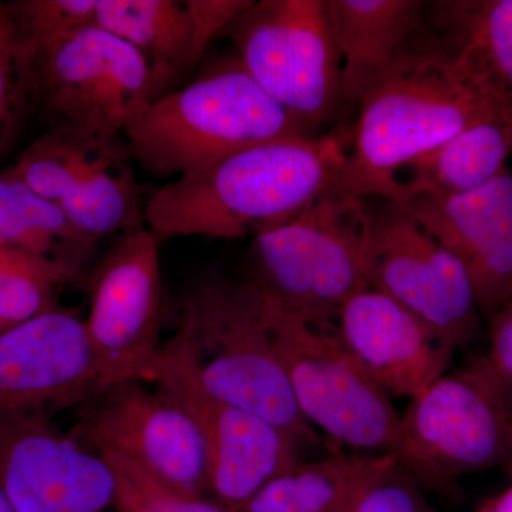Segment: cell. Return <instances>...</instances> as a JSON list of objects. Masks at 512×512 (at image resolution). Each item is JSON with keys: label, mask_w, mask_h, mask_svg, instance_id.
<instances>
[{"label": "cell", "mask_w": 512, "mask_h": 512, "mask_svg": "<svg viewBox=\"0 0 512 512\" xmlns=\"http://www.w3.org/2000/svg\"><path fill=\"white\" fill-rule=\"evenodd\" d=\"M339 187L406 202L400 170L483 121L512 114V93L439 36L419 35L363 97Z\"/></svg>", "instance_id": "cell-1"}, {"label": "cell", "mask_w": 512, "mask_h": 512, "mask_svg": "<svg viewBox=\"0 0 512 512\" xmlns=\"http://www.w3.org/2000/svg\"><path fill=\"white\" fill-rule=\"evenodd\" d=\"M342 138L292 136L247 148L180 175L148 195L144 221L161 239H238L291 220L339 185Z\"/></svg>", "instance_id": "cell-2"}, {"label": "cell", "mask_w": 512, "mask_h": 512, "mask_svg": "<svg viewBox=\"0 0 512 512\" xmlns=\"http://www.w3.org/2000/svg\"><path fill=\"white\" fill-rule=\"evenodd\" d=\"M164 376L271 421L302 444L318 440L296 406L248 279L211 276L191 285L181 302L177 333L161 346L147 383Z\"/></svg>", "instance_id": "cell-3"}, {"label": "cell", "mask_w": 512, "mask_h": 512, "mask_svg": "<svg viewBox=\"0 0 512 512\" xmlns=\"http://www.w3.org/2000/svg\"><path fill=\"white\" fill-rule=\"evenodd\" d=\"M311 131L235 59L158 97L124 134L144 170L180 177L247 148Z\"/></svg>", "instance_id": "cell-4"}, {"label": "cell", "mask_w": 512, "mask_h": 512, "mask_svg": "<svg viewBox=\"0 0 512 512\" xmlns=\"http://www.w3.org/2000/svg\"><path fill=\"white\" fill-rule=\"evenodd\" d=\"M369 222L366 200L335 185L291 220L255 235L249 281L264 301L332 332L340 308L369 286Z\"/></svg>", "instance_id": "cell-5"}, {"label": "cell", "mask_w": 512, "mask_h": 512, "mask_svg": "<svg viewBox=\"0 0 512 512\" xmlns=\"http://www.w3.org/2000/svg\"><path fill=\"white\" fill-rule=\"evenodd\" d=\"M258 299L306 423L339 446L370 456H392L400 423L392 396L363 372L332 332L313 328L259 293Z\"/></svg>", "instance_id": "cell-6"}, {"label": "cell", "mask_w": 512, "mask_h": 512, "mask_svg": "<svg viewBox=\"0 0 512 512\" xmlns=\"http://www.w3.org/2000/svg\"><path fill=\"white\" fill-rule=\"evenodd\" d=\"M512 417L477 362L446 373L400 414L394 460L419 483L446 490L458 478L505 466Z\"/></svg>", "instance_id": "cell-7"}, {"label": "cell", "mask_w": 512, "mask_h": 512, "mask_svg": "<svg viewBox=\"0 0 512 512\" xmlns=\"http://www.w3.org/2000/svg\"><path fill=\"white\" fill-rule=\"evenodd\" d=\"M222 36L252 79L311 130L333 119L343 94L326 0H254Z\"/></svg>", "instance_id": "cell-8"}, {"label": "cell", "mask_w": 512, "mask_h": 512, "mask_svg": "<svg viewBox=\"0 0 512 512\" xmlns=\"http://www.w3.org/2000/svg\"><path fill=\"white\" fill-rule=\"evenodd\" d=\"M35 49L36 101L55 120L53 128L116 140L160 97L144 57L99 26Z\"/></svg>", "instance_id": "cell-9"}, {"label": "cell", "mask_w": 512, "mask_h": 512, "mask_svg": "<svg viewBox=\"0 0 512 512\" xmlns=\"http://www.w3.org/2000/svg\"><path fill=\"white\" fill-rule=\"evenodd\" d=\"M370 288L402 305L450 348L476 342L481 316L463 264L421 227L406 202L370 210L365 244Z\"/></svg>", "instance_id": "cell-10"}, {"label": "cell", "mask_w": 512, "mask_h": 512, "mask_svg": "<svg viewBox=\"0 0 512 512\" xmlns=\"http://www.w3.org/2000/svg\"><path fill=\"white\" fill-rule=\"evenodd\" d=\"M160 242L151 229L128 231L92 276L84 325L103 389L134 380L147 382L160 356Z\"/></svg>", "instance_id": "cell-11"}, {"label": "cell", "mask_w": 512, "mask_h": 512, "mask_svg": "<svg viewBox=\"0 0 512 512\" xmlns=\"http://www.w3.org/2000/svg\"><path fill=\"white\" fill-rule=\"evenodd\" d=\"M130 158L121 138L96 140L52 128L23 151L12 170L97 244L143 227L146 200Z\"/></svg>", "instance_id": "cell-12"}, {"label": "cell", "mask_w": 512, "mask_h": 512, "mask_svg": "<svg viewBox=\"0 0 512 512\" xmlns=\"http://www.w3.org/2000/svg\"><path fill=\"white\" fill-rule=\"evenodd\" d=\"M144 383L101 390L80 426V441L133 458L178 490L201 495L208 490L207 451L198 424L171 394Z\"/></svg>", "instance_id": "cell-13"}, {"label": "cell", "mask_w": 512, "mask_h": 512, "mask_svg": "<svg viewBox=\"0 0 512 512\" xmlns=\"http://www.w3.org/2000/svg\"><path fill=\"white\" fill-rule=\"evenodd\" d=\"M0 487L15 512H107L116 505L109 463L47 416L0 421Z\"/></svg>", "instance_id": "cell-14"}, {"label": "cell", "mask_w": 512, "mask_h": 512, "mask_svg": "<svg viewBox=\"0 0 512 512\" xmlns=\"http://www.w3.org/2000/svg\"><path fill=\"white\" fill-rule=\"evenodd\" d=\"M103 390L84 320L55 309L0 332V421L50 413Z\"/></svg>", "instance_id": "cell-15"}, {"label": "cell", "mask_w": 512, "mask_h": 512, "mask_svg": "<svg viewBox=\"0 0 512 512\" xmlns=\"http://www.w3.org/2000/svg\"><path fill=\"white\" fill-rule=\"evenodd\" d=\"M153 383L183 404L198 424L207 451L208 490L229 512L301 463V441L271 421L212 399L178 377Z\"/></svg>", "instance_id": "cell-16"}, {"label": "cell", "mask_w": 512, "mask_h": 512, "mask_svg": "<svg viewBox=\"0 0 512 512\" xmlns=\"http://www.w3.org/2000/svg\"><path fill=\"white\" fill-rule=\"evenodd\" d=\"M421 227L463 264L488 323L512 301V174L458 195H414L406 202Z\"/></svg>", "instance_id": "cell-17"}, {"label": "cell", "mask_w": 512, "mask_h": 512, "mask_svg": "<svg viewBox=\"0 0 512 512\" xmlns=\"http://www.w3.org/2000/svg\"><path fill=\"white\" fill-rule=\"evenodd\" d=\"M343 349L390 396L414 399L446 375L456 350L376 289L353 295L332 329Z\"/></svg>", "instance_id": "cell-18"}, {"label": "cell", "mask_w": 512, "mask_h": 512, "mask_svg": "<svg viewBox=\"0 0 512 512\" xmlns=\"http://www.w3.org/2000/svg\"><path fill=\"white\" fill-rule=\"evenodd\" d=\"M340 57L343 101L363 97L421 32L420 0H326Z\"/></svg>", "instance_id": "cell-19"}, {"label": "cell", "mask_w": 512, "mask_h": 512, "mask_svg": "<svg viewBox=\"0 0 512 512\" xmlns=\"http://www.w3.org/2000/svg\"><path fill=\"white\" fill-rule=\"evenodd\" d=\"M96 26L144 57L160 97L204 55L187 0H97Z\"/></svg>", "instance_id": "cell-20"}, {"label": "cell", "mask_w": 512, "mask_h": 512, "mask_svg": "<svg viewBox=\"0 0 512 512\" xmlns=\"http://www.w3.org/2000/svg\"><path fill=\"white\" fill-rule=\"evenodd\" d=\"M392 458L355 453L302 460L269 481L237 512H340Z\"/></svg>", "instance_id": "cell-21"}, {"label": "cell", "mask_w": 512, "mask_h": 512, "mask_svg": "<svg viewBox=\"0 0 512 512\" xmlns=\"http://www.w3.org/2000/svg\"><path fill=\"white\" fill-rule=\"evenodd\" d=\"M511 153L512 114L478 123L407 167L412 170V180L403 183L407 200L477 190L507 168Z\"/></svg>", "instance_id": "cell-22"}, {"label": "cell", "mask_w": 512, "mask_h": 512, "mask_svg": "<svg viewBox=\"0 0 512 512\" xmlns=\"http://www.w3.org/2000/svg\"><path fill=\"white\" fill-rule=\"evenodd\" d=\"M0 247L47 256L82 271L96 244L73 227L55 202L9 168L0 173Z\"/></svg>", "instance_id": "cell-23"}, {"label": "cell", "mask_w": 512, "mask_h": 512, "mask_svg": "<svg viewBox=\"0 0 512 512\" xmlns=\"http://www.w3.org/2000/svg\"><path fill=\"white\" fill-rule=\"evenodd\" d=\"M434 35L512 93V0L430 3Z\"/></svg>", "instance_id": "cell-24"}, {"label": "cell", "mask_w": 512, "mask_h": 512, "mask_svg": "<svg viewBox=\"0 0 512 512\" xmlns=\"http://www.w3.org/2000/svg\"><path fill=\"white\" fill-rule=\"evenodd\" d=\"M80 276L62 261L0 247V332L55 311L57 292Z\"/></svg>", "instance_id": "cell-25"}, {"label": "cell", "mask_w": 512, "mask_h": 512, "mask_svg": "<svg viewBox=\"0 0 512 512\" xmlns=\"http://www.w3.org/2000/svg\"><path fill=\"white\" fill-rule=\"evenodd\" d=\"M36 103V49L0 2V150Z\"/></svg>", "instance_id": "cell-26"}, {"label": "cell", "mask_w": 512, "mask_h": 512, "mask_svg": "<svg viewBox=\"0 0 512 512\" xmlns=\"http://www.w3.org/2000/svg\"><path fill=\"white\" fill-rule=\"evenodd\" d=\"M109 463L116 480V507L123 512H229L205 501L201 495L185 493L161 480L133 458L97 451Z\"/></svg>", "instance_id": "cell-27"}, {"label": "cell", "mask_w": 512, "mask_h": 512, "mask_svg": "<svg viewBox=\"0 0 512 512\" xmlns=\"http://www.w3.org/2000/svg\"><path fill=\"white\" fill-rule=\"evenodd\" d=\"M9 6L35 47L96 25L97 0H25Z\"/></svg>", "instance_id": "cell-28"}, {"label": "cell", "mask_w": 512, "mask_h": 512, "mask_svg": "<svg viewBox=\"0 0 512 512\" xmlns=\"http://www.w3.org/2000/svg\"><path fill=\"white\" fill-rule=\"evenodd\" d=\"M353 512L440 511L421 493L419 481L393 457L360 491Z\"/></svg>", "instance_id": "cell-29"}, {"label": "cell", "mask_w": 512, "mask_h": 512, "mask_svg": "<svg viewBox=\"0 0 512 512\" xmlns=\"http://www.w3.org/2000/svg\"><path fill=\"white\" fill-rule=\"evenodd\" d=\"M488 325L490 348L476 362L497 387L512 417V301Z\"/></svg>", "instance_id": "cell-30"}, {"label": "cell", "mask_w": 512, "mask_h": 512, "mask_svg": "<svg viewBox=\"0 0 512 512\" xmlns=\"http://www.w3.org/2000/svg\"><path fill=\"white\" fill-rule=\"evenodd\" d=\"M478 512H512V485L503 494L488 500Z\"/></svg>", "instance_id": "cell-31"}, {"label": "cell", "mask_w": 512, "mask_h": 512, "mask_svg": "<svg viewBox=\"0 0 512 512\" xmlns=\"http://www.w3.org/2000/svg\"><path fill=\"white\" fill-rule=\"evenodd\" d=\"M0 512H15L2 487H0Z\"/></svg>", "instance_id": "cell-32"}, {"label": "cell", "mask_w": 512, "mask_h": 512, "mask_svg": "<svg viewBox=\"0 0 512 512\" xmlns=\"http://www.w3.org/2000/svg\"><path fill=\"white\" fill-rule=\"evenodd\" d=\"M505 470H507V473L510 474V476L512 477V451H511V456L510 458H508V461L507 463H505Z\"/></svg>", "instance_id": "cell-33"}, {"label": "cell", "mask_w": 512, "mask_h": 512, "mask_svg": "<svg viewBox=\"0 0 512 512\" xmlns=\"http://www.w3.org/2000/svg\"><path fill=\"white\" fill-rule=\"evenodd\" d=\"M357 497H359V495H357ZM357 497L355 498V500L352 501V503L348 505V507L343 508V510L340 512H353V508H355Z\"/></svg>", "instance_id": "cell-34"}]
</instances>
